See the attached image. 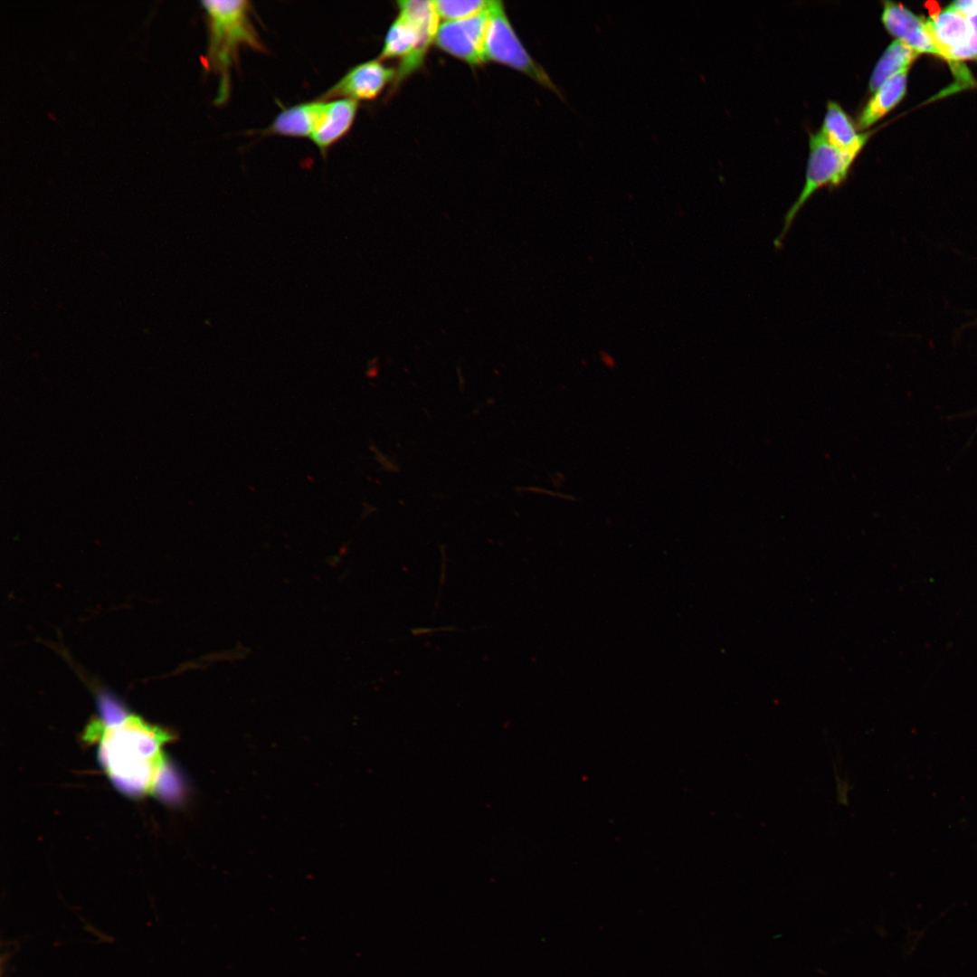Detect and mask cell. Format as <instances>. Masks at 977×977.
I'll return each mask as SVG.
<instances>
[{
	"label": "cell",
	"mask_w": 977,
	"mask_h": 977,
	"mask_svg": "<svg viewBox=\"0 0 977 977\" xmlns=\"http://www.w3.org/2000/svg\"><path fill=\"white\" fill-rule=\"evenodd\" d=\"M104 721L90 725L88 733L99 738L101 764L121 789L138 794L151 792L165 767L163 745L167 732L132 714L109 709Z\"/></svg>",
	"instance_id": "6da1fadb"
},
{
	"label": "cell",
	"mask_w": 977,
	"mask_h": 977,
	"mask_svg": "<svg viewBox=\"0 0 977 977\" xmlns=\"http://www.w3.org/2000/svg\"><path fill=\"white\" fill-rule=\"evenodd\" d=\"M209 27L208 63L219 76L216 104L230 96L231 72L242 48L267 51L251 22V3L245 0L201 2Z\"/></svg>",
	"instance_id": "7a4b0ae2"
},
{
	"label": "cell",
	"mask_w": 977,
	"mask_h": 977,
	"mask_svg": "<svg viewBox=\"0 0 977 977\" xmlns=\"http://www.w3.org/2000/svg\"><path fill=\"white\" fill-rule=\"evenodd\" d=\"M398 15L390 25L378 60L397 59L399 65L392 88L398 86L423 66L427 52L435 42L440 17L433 1L396 2Z\"/></svg>",
	"instance_id": "3957f363"
},
{
	"label": "cell",
	"mask_w": 977,
	"mask_h": 977,
	"mask_svg": "<svg viewBox=\"0 0 977 977\" xmlns=\"http://www.w3.org/2000/svg\"><path fill=\"white\" fill-rule=\"evenodd\" d=\"M869 136L849 148L841 149L830 144L820 131L810 134L805 183L798 198L784 216L783 228L774 240L776 248L783 245L793 220L818 189L823 186L837 187L846 180L855 158Z\"/></svg>",
	"instance_id": "277c9868"
},
{
	"label": "cell",
	"mask_w": 977,
	"mask_h": 977,
	"mask_svg": "<svg viewBox=\"0 0 977 977\" xmlns=\"http://www.w3.org/2000/svg\"><path fill=\"white\" fill-rule=\"evenodd\" d=\"M489 13L485 40L487 62L492 61L518 71L566 102L564 91L525 48L506 14L503 3L493 0Z\"/></svg>",
	"instance_id": "5b68a950"
},
{
	"label": "cell",
	"mask_w": 977,
	"mask_h": 977,
	"mask_svg": "<svg viewBox=\"0 0 977 977\" xmlns=\"http://www.w3.org/2000/svg\"><path fill=\"white\" fill-rule=\"evenodd\" d=\"M490 5L471 17L441 24L436 33L435 45L471 67L487 63L485 40Z\"/></svg>",
	"instance_id": "8992f818"
},
{
	"label": "cell",
	"mask_w": 977,
	"mask_h": 977,
	"mask_svg": "<svg viewBox=\"0 0 977 977\" xmlns=\"http://www.w3.org/2000/svg\"><path fill=\"white\" fill-rule=\"evenodd\" d=\"M396 70L376 59L359 63L348 70L318 100L347 99L355 101L375 100L390 83H394Z\"/></svg>",
	"instance_id": "52a82bcc"
},
{
	"label": "cell",
	"mask_w": 977,
	"mask_h": 977,
	"mask_svg": "<svg viewBox=\"0 0 977 977\" xmlns=\"http://www.w3.org/2000/svg\"><path fill=\"white\" fill-rule=\"evenodd\" d=\"M926 24L939 57L951 64L977 61L973 34L966 16L947 7L932 14Z\"/></svg>",
	"instance_id": "ba28073f"
},
{
	"label": "cell",
	"mask_w": 977,
	"mask_h": 977,
	"mask_svg": "<svg viewBox=\"0 0 977 977\" xmlns=\"http://www.w3.org/2000/svg\"><path fill=\"white\" fill-rule=\"evenodd\" d=\"M881 20L886 29L897 41L917 53L939 56L931 37L926 20L919 17L901 4L884 2Z\"/></svg>",
	"instance_id": "9c48e42d"
},
{
	"label": "cell",
	"mask_w": 977,
	"mask_h": 977,
	"mask_svg": "<svg viewBox=\"0 0 977 977\" xmlns=\"http://www.w3.org/2000/svg\"><path fill=\"white\" fill-rule=\"evenodd\" d=\"M325 101L324 112L310 138L323 156H326L329 148L350 131L359 106L357 101L347 99Z\"/></svg>",
	"instance_id": "30bf717a"
},
{
	"label": "cell",
	"mask_w": 977,
	"mask_h": 977,
	"mask_svg": "<svg viewBox=\"0 0 977 977\" xmlns=\"http://www.w3.org/2000/svg\"><path fill=\"white\" fill-rule=\"evenodd\" d=\"M325 104V100H317L287 108L277 115L264 133L310 139L322 117Z\"/></svg>",
	"instance_id": "8fae6325"
},
{
	"label": "cell",
	"mask_w": 977,
	"mask_h": 977,
	"mask_svg": "<svg viewBox=\"0 0 977 977\" xmlns=\"http://www.w3.org/2000/svg\"><path fill=\"white\" fill-rule=\"evenodd\" d=\"M907 71L896 73L874 91L858 115L859 128H868L902 100L906 91Z\"/></svg>",
	"instance_id": "7c38bea8"
},
{
	"label": "cell",
	"mask_w": 977,
	"mask_h": 977,
	"mask_svg": "<svg viewBox=\"0 0 977 977\" xmlns=\"http://www.w3.org/2000/svg\"><path fill=\"white\" fill-rule=\"evenodd\" d=\"M820 132L830 144L841 149L853 147L871 134L858 133L854 123L842 107L831 100L827 104Z\"/></svg>",
	"instance_id": "4fadbf2b"
},
{
	"label": "cell",
	"mask_w": 977,
	"mask_h": 977,
	"mask_svg": "<svg viewBox=\"0 0 977 977\" xmlns=\"http://www.w3.org/2000/svg\"><path fill=\"white\" fill-rule=\"evenodd\" d=\"M918 55L919 53L907 45L895 40L877 62L869 78V90L875 91L892 76L908 70Z\"/></svg>",
	"instance_id": "5bb4252c"
},
{
	"label": "cell",
	"mask_w": 977,
	"mask_h": 977,
	"mask_svg": "<svg viewBox=\"0 0 977 977\" xmlns=\"http://www.w3.org/2000/svg\"><path fill=\"white\" fill-rule=\"evenodd\" d=\"M491 2V0L433 1L439 17L445 22L459 21L476 15L488 9Z\"/></svg>",
	"instance_id": "9a60e30c"
},
{
	"label": "cell",
	"mask_w": 977,
	"mask_h": 977,
	"mask_svg": "<svg viewBox=\"0 0 977 977\" xmlns=\"http://www.w3.org/2000/svg\"><path fill=\"white\" fill-rule=\"evenodd\" d=\"M948 8H950V9H952L953 11H956V12L962 14L963 15H968V14L977 11V1H973V0H970V1H966V0L955 1V2L952 3V5H949Z\"/></svg>",
	"instance_id": "2e32d148"
},
{
	"label": "cell",
	"mask_w": 977,
	"mask_h": 977,
	"mask_svg": "<svg viewBox=\"0 0 977 977\" xmlns=\"http://www.w3.org/2000/svg\"><path fill=\"white\" fill-rule=\"evenodd\" d=\"M964 16H966V18H967V20H968V22L970 24V26L972 28V34H973V40H974V46H975V50H976V52H977V11L974 12V13H972V14H970L968 15H964Z\"/></svg>",
	"instance_id": "e0dca14e"
}]
</instances>
